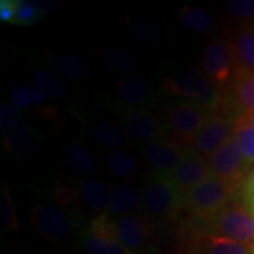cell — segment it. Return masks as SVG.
Instances as JSON below:
<instances>
[{
  "instance_id": "74e56055",
  "label": "cell",
  "mask_w": 254,
  "mask_h": 254,
  "mask_svg": "<svg viewBox=\"0 0 254 254\" xmlns=\"http://www.w3.org/2000/svg\"><path fill=\"white\" fill-rule=\"evenodd\" d=\"M243 113H245V116L247 118V120H249V123H250L254 128V113H252V112H243Z\"/></svg>"
},
{
  "instance_id": "d590c367",
  "label": "cell",
  "mask_w": 254,
  "mask_h": 254,
  "mask_svg": "<svg viewBox=\"0 0 254 254\" xmlns=\"http://www.w3.org/2000/svg\"><path fill=\"white\" fill-rule=\"evenodd\" d=\"M242 195H243L245 203L254 215V168H252V171L246 177L243 187H242Z\"/></svg>"
},
{
  "instance_id": "3957f363",
  "label": "cell",
  "mask_w": 254,
  "mask_h": 254,
  "mask_svg": "<svg viewBox=\"0 0 254 254\" xmlns=\"http://www.w3.org/2000/svg\"><path fill=\"white\" fill-rule=\"evenodd\" d=\"M79 219L55 200L37 202L31 210V225L50 240H65L76 232Z\"/></svg>"
},
{
  "instance_id": "836d02e7",
  "label": "cell",
  "mask_w": 254,
  "mask_h": 254,
  "mask_svg": "<svg viewBox=\"0 0 254 254\" xmlns=\"http://www.w3.org/2000/svg\"><path fill=\"white\" fill-rule=\"evenodd\" d=\"M46 10L43 6H38L36 1H28V0H17V7H16V18L14 24L18 26H33L38 20L44 17Z\"/></svg>"
},
{
  "instance_id": "d4e9b609",
  "label": "cell",
  "mask_w": 254,
  "mask_h": 254,
  "mask_svg": "<svg viewBox=\"0 0 254 254\" xmlns=\"http://www.w3.org/2000/svg\"><path fill=\"white\" fill-rule=\"evenodd\" d=\"M206 254H254V245H246L220 235H209L203 239Z\"/></svg>"
},
{
  "instance_id": "ba28073f",
  "label": "cell",
  "mask_w": 254,
  "mask_h": 254,
  "mask_svg": "<svg viewBox=\"0 0 254 254\" xmlns=\"http://www.w3.org/2000/svg\"><path fill=\"white\" fill-rule=\"evenodd\" d=\"M202 68L219 91L226 88L232 81H236L235 65L227 41L220 38H213L209 41L202 58Z\"/></svg>"
},
{
  "instance_id": "6da1fadb",
  "label": "cell",
  "mask_w": 254,
  "mask_h": 254,
  "mask_svg": "<svg viewBox=\"0 0 254 254\" xmlns=\"http://www.w3.org/2000/svg\"><path fill=\"white\" fill-rule=\"evenodd\" d=\"M163 91L190 100L210 113H219L222 95L216 85L196 68H185L163 81Z\"/></svg>"
},
{
  "instance_id": "cb8c5ba5",
  "label": "cell",
  "mask_w": 254,
  "mask_h": 254,
  "mask_svg": "<svg viewBox=\"0 0 254 254\" xmlns=\"http://www.w3.org/2000/svg\"><path fill=\"white\" fill-rule=\"evenodd\" d=\"M79 242L86 254H137L126 249L119 240L100 239L92 235L88 229L79 233Z\"/></svg>"
},
{
  "instance_id": "4316f807",
  "label": "cell",
  "mask_w": 254,
  "mask_h": 254,
  "mask_svg": "<svg viewBox=\"0 0 254 254\" xmlns=\"http://www.w3.org/2000/svg\"><path fill=\"white\" fill-rule=\"evenodd\" d=\"M233 137L245 155L246 163L249 164V167H252L254 164V128L249 123L245 113H242L235 120Z\"/></svg>"
},
{
  "instance_id": "d6986e66",
  "label": "cell",
  "mask_w": 254,
  "mask_h": 254,
  "mask_svg": "<svg viewBox=\"0 0 254 254\" xmlns=\"http://www.w3.org/2000/svg\"><path fill=\"white\" fill-rule=\"evenodd\" d=\"M141 203V192L131 185L119 184L112 190L109 213L115 218H125L133 215Z\"/></svg>"
},
{
  "instance_id": "8d00e7d4",
  "label": "cell",
  "mask_w": 254,
  "mask_h": 254,
  "mask_svg": "<svg viewBox=\"0 0 254 254\" xmlns=\"http://www.w3.org/2000/svg\"><path fill=\"white\" fill-rule=\"evenodd\" d=\"M17 0H0V20L3 23H13L16 18Z\"/></svg>"
},
{
  "instance_id": "9c48e42d",
  "label": "cell",
  "mask_w": 254,
  "mask_h": 254,
  "mask_svg": "<svg viewBox=\"0 0 254 254\" xmlns=\"http://www.w3.org/2000/svg\"><path fill=\"white\" fill-rule=\"evenodd\" d=\"M171 175L182 193L187 195L190 190L210 178L213 173L206 157H203L193 147H185L181 163Z\"/></svg>"
},
{
  "instance_id": "2e32d148",
  "label": "cell",
  "mask_w": 254,
  "mask_h": 254,
  "mask_svg": "<svg viewBox=\"0 0 254 254\" xmlns=\"http://www.w3.org/2000/svg\"><path fill=\"white\" fill-rule=\"evenodd\" d=\"M82 202L96 213H105L110 208L112 190L106 182L96 178H79L76 182Z\"/></svg>"
},
{
  "instance_id": "d6a6232c",
  "label": "cell",
  "mask_w": 254,
  "mask_h": 254,
  "mask_svg": "<svg viewBox=\"0 0 254 254\" xmlns=\"http://www.w3.org/2000/svg\"><path fill=\"white\" fill-rule=\"evenodd\" d=\"M88 230L92 235L108 239V240H119L118 236V220L110 215L109 212L100 213L92 220L88 226Z\"/></svg>"
},
{
  "instance_id": "52a82bcc",
  "label": "cell",
  "mask_w": 254,
  "mask_h": 254,
  "mask_svg": "<svg viewBox=\"0 0 254 254\" xmlns=\"http://www.w3.org/2000/svg\"><path fill=\"white\" fill-rule=\"evenodd\" d=\"M215 235L229 237L246 245H254V215L249 206L239 202H227L213 222Z\"/></svg>"
},
{
  "instance_id": "7402d4cb",
  "label": "cell",
  "mask_w": 254,
  "mask_h": 254,
  "mask_svg": "<svg viewBox=\"0 0 254 254\" xmlns=\"http://www.w3.org/2000/svg\"><path fill=\"white\" fill-rule=\"evenodd\" d=\"M30 82H31V86L46 93L48 98L66 99L71 95V89L66 82L63 81L60 76L44 69H40L33 73L30 76Z\"/></svg>"
},
{
  "instance_id": "603a6c76",
  "label": "cell",
  "mask_w": 254,
  "mask_h": 254,
  "mask_svg": "<svg viewBox=\"0 0 254 254\" xmlns=\"http://www.w3.org/2000/svg\"><path fill=\"white\" fill-rule=\"evenodd\" d=\"M91 137L96 144L110 150H119L126 145V136L118 126L108 122H93L89 127Z\"/></svg>"
},
{
  "instance_id": "f546056e",
  "label": "cell",
  "mask_w": 254,
  "mask_h": 254,
  "mask_svg": "<svg viewBox=\"0 0 254 254\" xmlns=\"http://www.w3.org/2000/svg\"><path fill=\"white\" fill-rule=\"evenodd\" d=\"M48 100V96L34 86L26 85H16L11 89V105L18 110L23 112L31 105H43Z\"/></svg>"
},
{
  "instance_id": "4dcf8cb0",
  "label": "cell",
  "mask_w": 254,
  "mask_h": 254,
  "mask_svg": "<svg viewBox=\"0 0 254 254\" xmlns=\"http://www.w3.org/2000/svg\"><path fill=\"white\" fill-rule=\"evenodd\" d=\"M0 226L4 232H16L18 229L16 209L13 205L9 188L6 185L1 187V196H0Z\"/></svg>"
},
{
  "instance_id": "277c9868",
  "label": "cell",
  "mask_w": 254,
  "mask_h": 254,
  "mask_svg": "<svg viewBox=\"0 0 254 254\" xmlns=\"http://www.w3.org/2000/svg\"><path fill=\"white\" fill-rule=\"evenodd\" d=\"M232 195L218 177L212 175L185 195V208L198 220L215 222Z\"/></svg>"
},
{
  "instance_id": "5b68a950",
  "label": "cell",
  "mask_w": 254,
  "mask_h": 254,
  "mask_svg": "<svg viewBox=\"0 0 254 254\" xmlns=\"http://www.w3.org/2000/svg\"><path fill=\"white\" fill-rule=\"evenodd\" d=\"M208 160L213 175L225 184L230 195H233L239 188L243 187L247 170L250 167L246 163L245 155L235 137L229 138Z\"/></svg>"
},
{
  "instance_id": "8fae6325",
  "label": "cell",
  "mask_w": 254,
  "mask_h": 254,
  "mask_svg": "<svg viewBox=\"0 0 254 254\" xmlns=\"http://www.w3.org/2000/svg\"><path fill=\"white\" fill-rule=\"evenodd\" d=\"M235 123L219 113H210L205 126L193 140V148L203 157L213 155L229 138L233 137Z\"/></svg>"
},
{
  "instance_id": "5bb4252c",
  "label": "cell",
  "mask_w": 254,
  "mask_h": 254,
  "mask_svg": "<svg viewBox=\"0 0 254 254\" xmlns=\"http://www.w3.org/2000/svg\"><path fill=\"white\" fill-rule=\"evenodd\" d=\"M184 148L170 141H153L144 145L143 157L158 173L173 174L174 170L181 163Z\"/></svg>"
},
{
  "instance_id": "9a60e30c",
  "label": "cell",
  "mask_w": 254,
  "mask_h": 254,
  "mask_svg": "<svg viewBox=\"0 0 254 254\" xmlns=\"http://www.w3.org/2000/svg\"><path fill=\"white\" fill-rule=\"evenodd\" d=\"M113 91L116 93L119 100L125 105L130 106H147L154 103V93L151 91L148 82L140 78H126L113 83Z\"/></svg>"
},
{
  "instance_id": "44dd1931",
  "label": "cell",
  "mask_w": 254,
  "mask_h": 254,
  "mask_svg": "<svg viewBox=\"0 0 254 254\" xmlns=\"http://www.w3.org/2000/svg\"><path fill=\"white\" fill-rule=\"evenodd\" d=\"M64 161L68 168L79 175H91L98 170V161L81 141L73 140L64 151Z\"/></svg>"
},
{
  "instance_id": "1f68e13d",
  "label": "cell",
  "mask_w": 254,
  "mask_h": 254,
  "mask_svg": "<svg viewBox=\"0 0 254 254\" xmlns=\"http://www.w3.org/2000/svg\"><path fill=\"white\" fill-rule=\"evenodd\" d=\"M233 91L237 102L245 108V112L254 113V73L236 78Z\"/></svg>"
},
{
  "instance_id": "e575fe53",
  "label": "cell",
  "mask_w": 254,
  "mask_h": 254,
  "mask_svg": "<svg viewBox=\"0 0 254 254\" xmlns=\"http://www.w3.org/2000/svg\"><path fill=\"white\" fill-rule=\"evenodd\" d=\"M229 10L237 17L254 21V0H233L229 3Z\"/></svg>"
},
{
  "instance_id": "484cf974",
  "label": "cell",
  "mask_w": 254,
  "mask_h": 254,
  "mask_svg": "<svg viewBox=\"0 0 254 254\" xmlns=\"http://www.w3.org/2000/svg\"><path fill=\"white\" fill-rule=\"evenodd\" d=\"M180 23L185 30L196 34H208L213 28V18L206 10L185 6L180 11Z\"/></svg>"
},
{
  "instance_id": "83f0119b",
  "label": "cell",
  "mask_w": 254,
  "mask_h": 254,
  "mask_svg": "<svg viewBox=\"0 0 254 254\" xmlns=\"http://www.w3.org/2000/svg\"><path fill=\"white\" fill-rule=\"evenodd\" d=\"M106 165L110 174L122 180L134 177L138 170V163L136 158L122 150H115L109 153L106 158Z\"/></svg>"
},
{
  "instance_id": "7c38bea8",
  "label": "cell",
  "mask_w": 254,
  "mask_h": 254,
  "mask_svg": "<svg viewBox=\"0 0 254 254\" xmlns=\"http://www.w3.org/2000/svg\"><path fill=\"white\" fill-rule=\"evenodd\" d=\"M151 229V219L144 215L133 213L120 218L118 219L119 242L130 252L141 254V250L147 246Z\"/></svg>"
},
{
  "instance_id": "ffe728a7",
  "label": "cell",
  "mask_w": 254,
  "mask_h": 254,
  "mask_svg": "<svg viewBox=\"0 0 254 254\" xmlns=\"http://www.w3.org/2000/svg\"><path fill=\"white\" fill-rule=\"evenodd\" d=\"M102 64L112 73L127 76L140 68V61L134 53L127 48H108L102 53Z\"/></svg>"
},
{
  "instance_id": "30bf717a",
  "label": "cell",
  "mask_w": 254,
  "mask_h": 254,
  "mask_svg": "<svg viewBox=\"0 0 254 254\" xmlns=\"http://www.w3.org/2000/svg\"><path fill=\"white\" fill-rule=\"evenodd\" d=\"M118 118L127 133L137 141L148 144L158 141L163 136L161 127L148 109L125 105L118 110Z\"/></svg>"
},
{
  "instance_id": "e0dca14e",
  "label": "cell",
  "mask_w": 254,
  "mask_h": 254,
  "mask_svg": "<svg viewBox=\"0 0 254 254\" xmlns=\"http://www.w3.org/2000/svg\"><path fill=\"white\" fill-rule=\"evenodd\" d=\"M126 27L127 34L138 46L154 47L163 41V28L153 18L133 17L127 21Z\"/></svg>"
},
{
  "instance_id": "7a4b0ae2",
  "label": "cell",
  "mask_w": 254,
  "mask_h": 254,
  "mask_svg": "<svg viewBox=\"0 0 254 254\" xmlns=\"http://www.w3.org/2000/svg\"><path fill=\"white\" fill-rule=\"evenodd\" d=\"M141 203L154 218L177 219L185 209V195L174 181L171 174L153 173L148 175L143 190Z\"/></svg>"
},
{
  "instance_id": "8992f818",
  "label": "cell",
  "mask_w": 254,
  "mask_h": 254,
  "mask_svg": "<svg viewBox=\"0 0 254 254\" xmlns=\"http://www.w3.org/2000/svg\"><path fill=\"white\" fill-rule=\"evenodd\" d=\"M210 116V112L198 106L195 103H180L174 108L168 118L167 125L173 131V144L185 148L187 145L192 147L193 140L198 136L202 127L205 126L206 120Z\"/></svg>"
},
{
  "instance_id": "ac0fdd59",
  "label": "cell",
  "mask_w": 254,
  "mask_h": 254,
  "mask_svg": "<svg viewBox=\"0 0 254 254\" xmlns=\"http://www.w3.org/2000/svg\"><path fill=\"white\" fill-rule=\"evenodd\" d=\"M1 137H3L4 148L9 153L18 155V157H27L37 147L36 133L24 120H21L17 126Z\"/></svg>"
},
{
  "instance_id": "4fadbf2b",
  "label": "cell",
  "mask_w": 254,
  "mask_h": 254,
  "mask_svg": "<svg viewBox=\"0 0 254 254\" xmlns=\"http://www.w3.org/2000/svg\"><path fill=\"white\" fill-rule=\"evenodd\" d=\"M235 65L236 78L254 73V23L239 28L233 40L227 41Z\"/></svg>"
},
{
  "instance_id": "f1b7e54d",
  "label": "cell",
  "mask_w": 254,
  "mask_h": 254,
  "mask_svg": "<svg viewBox=\"0 0 254 254\" xmlns=\"http://www.w3.org/2000/svg\"><path fill=\"white\" fill-rule=\"evenodd\" d=\"M53 65L57 69V72L69 81H78L88 75L86 64L83 63L81 58H78L76 55L69 54V53H64V54L55 57Z\"/></svg>"
}]
</instances>
